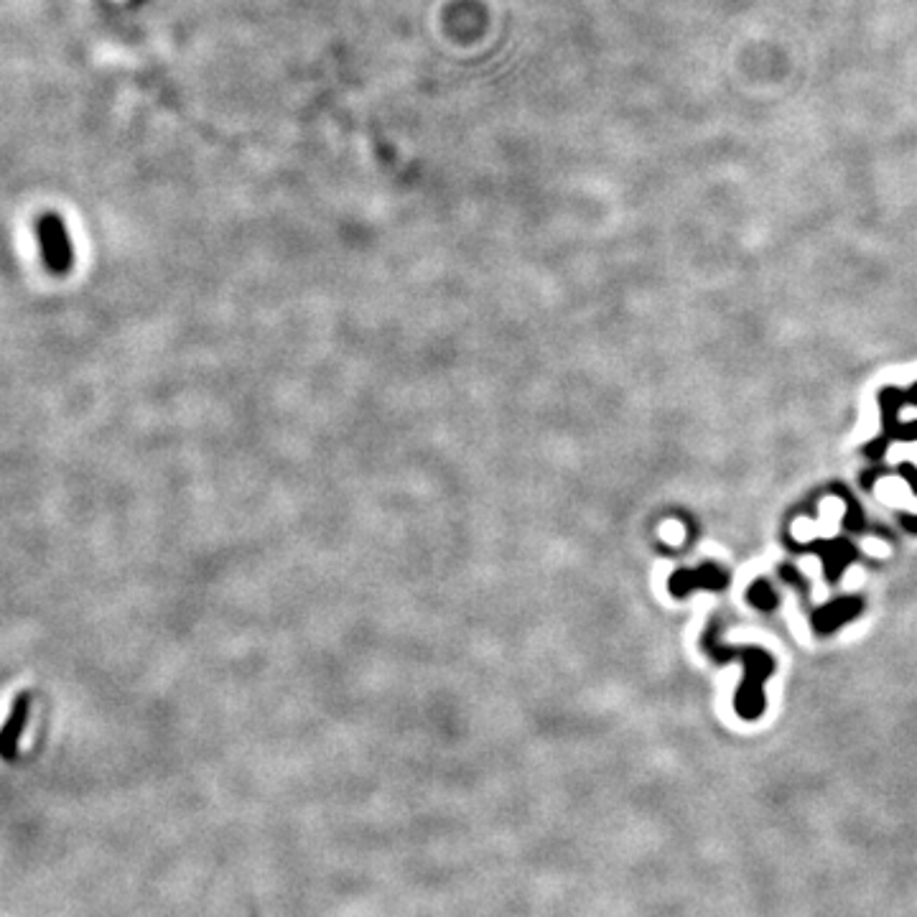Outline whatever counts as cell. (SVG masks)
Segmentation results:
<instances>
[{
    "label": "cell",
    "instance_id": "7a4b0ae2",
    "mask_svg": "<svg viewBox=\"0 0 917 917\" xmlns=\"http://www.w3.org/2000/svg\"><path fill=\"white\" fill-rule=\"evenodd\" d=\"M36 232H39L41 240V255H44V263L51 273H57V276H64V273L72 271L74 263V253H72V242H69L67 230H64V222L54 214L39 220L36 225Z\"/></svg>",
    "mask_w": 917,
    "mask_h": 917
},
{
    "label": "cell",
    "instance_id": "6da1fadb",
    "mask_svg": "<svg viewBox=\"0 0 917 917\" xmlns=\"http://www.w3.org/2000/svg\"><path fill=\"white\" fill-rule=\"evenodd\" d=\"M701 647L706 650L711 660L716 663H732V660H742L744 665V681L739 686L737 696H734V711L739 719L744 721H757L762 719L767 706L765 698V681L772 678L775 673V658L762 647H729L721 645L719 635H716V625L706 627L704 637H701Z\"/></svg>",
    "mask_w": 917,
    "mask_h": 917
},
{
    "label": "cell",
    "instance_id": "3957f363",
    "mask_svg": "<svg viewBox=\"0 0 917 917\" xmlns=\"http://www.w3.org/2000/svg\"><path fill=\"white\" fill-rule=\"evenodd\" d=\"M859 609V599H841V602L836 604H828V607L818 609V612L813 614V627H816V632H821V635H831L836 627H841L844 622L854 619L856 614H859Z\"/></svg>",
    "mask_w": 917,
    "mask_h": 917
},
{
    "label": "cell",
    "instance_id": "5b68a950",
    "mask_svg": "<svg viewBox=\"0 0 917 917\" xmlns=\"http://www.w3.org/2000/svg\"><path fill=\"white\" fill-rule=\"evenodd\" d=\"M895 439H905V441L917 439V421L905 423V426L897 428V431H895Z\"/></svg>",
    "mask_w": 917,
    "mask_h": 917
},
{
    "label": "cell",
    "instance_id": "277c9868",
    "mask_svg": "<svg viewBox=\"0 0 917 917\" xmlns=\"http://www.w3.org/2000/svg\"><path fill=\"white\" fill-rule=\"evenodd\" d=\"M752 602L762 609H772L777 604V599H775V594L767 589L765 581H760L757 586H752Z\"/></svg>",
    "mask_w": 917,
    "mask_h": 917
},
{
    "label": "cell",
    "instance_id": "8992f818",
    "mask_svg": "<svg viewBox=\"0 0 917 917\" xmlns=\"http://www.w3.org/2000/svg\"><path fill=\"white\" fill-rule=\"evenodd\" d=\"M867 454L872 456V459H882V454H884V444H882V441H874V444H869V446H867Z\"/></svg>",
    "mask_w": 917,
    "mask_h": 917
}]
</instances>
